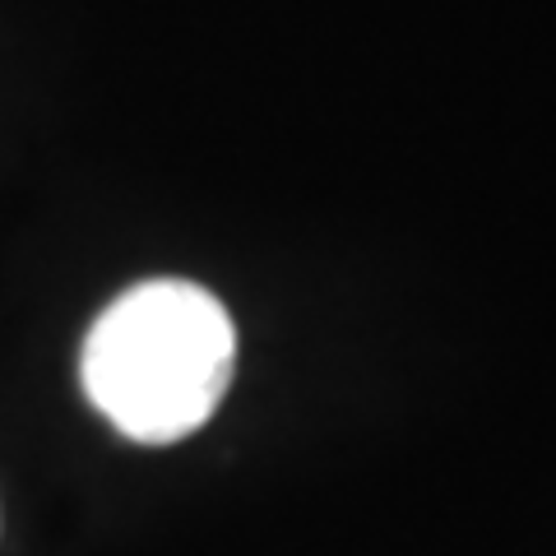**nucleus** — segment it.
Returning <instances> with one entry per match:
<instances>
[{
  "label": "nucleus",
  "instance_id": "1",
  "mask_svg": "<svg viewBox=\"0 0 556 556\" xmlns=\"http://www.w3.org/2000/svg\"><path fill=\"white\" fill-rule=\"evenodd\" d=\"M237 371V329L214 292L186 278L126 288L79 353L89 404L139 445H172L218 413Z\"/></svg>",
  "mask_w": 556,
  "mask_h": 556
}]
</instances>
